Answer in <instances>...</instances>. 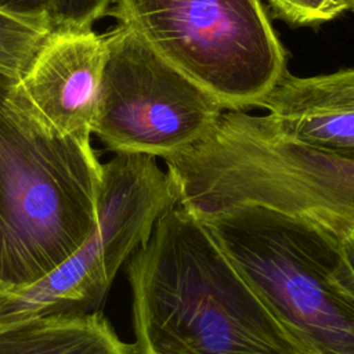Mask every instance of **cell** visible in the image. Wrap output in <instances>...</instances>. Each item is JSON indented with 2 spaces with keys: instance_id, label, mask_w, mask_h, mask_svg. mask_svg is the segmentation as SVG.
I'll return each mask as SVG.
<instances>
[{
  "instance_id": "obj_1",
  "label": "cell",
  "mask_w": 354,
  "mask_h": 354,
  "mask_svg": "<svg viewBox=\"0 0 354 354\" xmlns=\"http://www.w3.org/2000/svg\"><path fill=\"white\" fill-rule=\"evenodd\" d=\"M127 275L137 354H306L183 206L160 216Z\"/></svg>"
},
{
  "instance_id": "obj_2",
  "label": "cell",
  "mask_w": 354,
  "mask_h": 354,
  "mask_svg": "<svg viewBox=\"0 0 354 354\" xmlns=\"http://www.w3.org/2000/svg\"><path fill=\"white\" fill-rule=\"evenodd\" d=\"M101 165L0 76V293L36 283L94 231Z\"/></svg>"
},
{
  "instance_id": "obj_3",
  "label": "cell",
  "mask_w": 354,
  "mask_h": 354,
  "mask_svg": "<svg viewBox=\"0 0 354 354\" xmlns=\"http://www.w3.org/2000/svg\"><path fill=\"white\" fill-rule=\"evenodd\" d=\"M199 218L306 354H354V274L340 238L259 203Z\"/></svg>"
},
{
  "instance_id": "obj_4",
  "label": "cell",
  "mask_w": 354,
  "mask_h": 354,
  "mask_svg": "<svg viewBox=\"0 0 354 354\" xmlns=\"http://www.w3.org/2000/svg\"><path fill=\"white\" fill-rule=\"evenodd\" d=\"M106 15L230 111L257 106L288 72L261 0H112Z\"/></svg>"
},
{
  "instance_id": "obj_5",
  "label": "cell",
  "mask_w": 354,
  "mask_h": 354,
  "mask_svg": "<svg viewBox=\"0 0 354 354\" xmlns=\"http://www.w3.org/2000/svg\"><path fill=\"white\" fill-rule=\"evenodd\" d=\"M177 205L167 171L145 153H116L101 165L97 225L36 283L0 293V324L35 315L97 311L122 264L142 246L163 213Z\"/></svg>"
},
{
  "instance_id": "obj_6",
  "label": "cell",
  "mask_w": 354,
  "mask_h": 354,
  "mask_svg": "<svg viewBox=\"0 0 354 354\" xmlns=\"http://www.w3.org/2000/svg\"><path fill=\"white\" fill-rule=\"evenodd\" d=\"M105 36L93 134L115 153L174 155L201 140L225 108L130 28Z\"/></svg>"
},
{
  "instance_id": "obj_7",
  "label": "cell",
  "mask_w": 354,
  "mask_h": 354,
  "mask_svg": "<svg viewBox=\"0 0 354 354\" xmlns=\"http://www.w3.org/2000/svg\"><path fill=\"white\" fill-rule=\"evenodd\" d=\"M105 57V36L93 28H53L14 91L58 131L91 142Z\"/></svg>"
},
{
  "instance_id": "obj_8",
  "label": "cell",
  "mask_w": 354,
  "mask_h": 354,
  "mask_svg": "<svg viewBox=\"0 0 354 354\" xmlns=\"http://www.w3.org/2000/svg\"><path fill=\"white\" fill-rule=\"evenodd\" d=\"M257 106L285 137L354 159V68L307 77L286 72Z\"/></svg>"
},
{
  "instance_id": "obj_9",
  "label": "cell",
  "mask_w": 354,
  "mask_h": 354,
  "mask_svg": "<svg viewBox=\"0 0 354 354\" xmlns=\"http://www.w3.org/2000/svg\"><path fill=\"white\" fill-rule=\"evenodd\" d=\"M0 354H137L98 311L35 315L0 324Z\"/></svg>"
},
{
  "instance_id": "obj_10",
  "label": "cell",
  "mask_w": 354,
  "mask_h": 354,
  "mask_svg": "<svg viewBox=\"0 0 354 354\" xmlns=\"http://www.w3.org/2000/svg\"><path fill=\"white\" fill-rule=\"evenodd\" d=\"M51 29L48 21L0 11V76L18 79Z\"/></svg>"
},
{
  "instance_id": "obj_11",
  "label": "cell",
  "mask_w": 354,
  "mask_h": 354,
  "mask_svg": "<svg viewBox=\"0 0 354 354\" xmlns=\"http://www.w3.org/2000/svg\"><path fill=\"white\" fill-rule=\"evenodd\" d=\"M272 15L290 26H317L348 11L347 0H267Z\"/></svg>"
},
{
  "instance_id": "obj_12",
  "label": "cell",
  "mask_w": 354,
  "mask_h": 354,
  "mask_svg": "<svg viewBox=\"0 0 354 354\" xmlns=\"http://www.w3.org/2000/svg\"><path fill=\"white\" fill-rule=\"evenodd\" d=\"M112 0H46L47 17L53 28L91 29L108 14Z\"/></svg>"
},
{
  "instance_id": "obj_13",
  "label": "cell",
  "mask_w": 354,
  "mask_h": 354,
  "mask_svg": "<svg viewBox=\"0 0 354 354\" xmlns=\"http://www.w3.org/2000/svg\"><path fill=\"white\" fill-rule=\"evenodd\" d=\"M0 11L28 19L48 21L46 0H0Z\"/></svg>"
},
{
  "instance_id": "obj_14",
  "label": "cell",
  "mask_w": 354,
  "mask_h": 354,
  "mask_svg": "<svg viewBox=\"0 0 354 354\" xmlns=\"http://www.w3.org/2000/svg\"><path fill=\"white\" fill-rule=\"evenodd\" d=\"M340 243H342V250L346 256V260L354 274V230L350 231L346 236H343L340 239Z\"/></svg>"
},
{
  "instance_id": "obj_15",
  "label": "cell",
  "mask_w": 354,
  "mask_h": 354,
  "mask_svg": "<svg viewBox=\"0 0 354 354\" xmlns=\"http://www.w3.org/2000/svg\"><path fill=\"white\" fill-rule=\"evenodd\" d=\"M347 4H348V10L354 12V0H347Z\"/></svg>"
}]
</instances>
